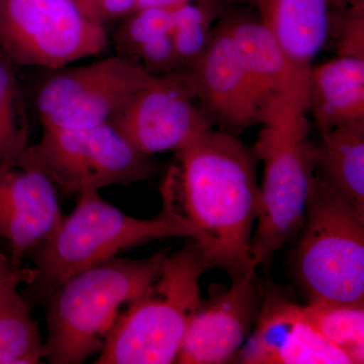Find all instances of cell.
I'll return each instance as SVG.
<instances>
[{
    "label": "cell",
    "mask_w": 364,
    "mask_h": 364,
    "mask_svg": "<svg viewBox=\"0 0 364 364\" xmlns=\"http://www.w3.org/2000/svg\"><path fill=\"white\" fill-rule=\"evenodd\" d=\"M174 153V195L208 270L222 269L231 280L256 272L251 248L260 186L253 148L210 128Z\"/></svg>",
    "instance_id": "obj_1"
},
{
    "label": "cell",
    "mask_w": 364,
    "mask_h": 364,
    "mask_svg": "<svg viewBox=\"0 0 364 364\" xmlns=\"http://www.w3.org/2000/svg\"><path fill=\"white\" fill-rule=\"evenodd\" d=\"M160 193L161 212L151 220L124 214L105 202L98 191L79 193L74 210L28 255L33 268H28L26 284L33 299H47L71 275L136 246L171 237L193 238V228L179 208L168 174Z\"/></svg>",
    "instance_id": "obj_2"
},
{
    "label": "cell",
    "mask_w": 364,
    "mask_h": 364,
    "mask_svg": "<svg viewBox=\"0 0 364 364\" xmlns=\"http://www.w3.org/2000/svg\"><path fill=\"white\" fill-rule=\"evenodd\" d=\"M168 249L142 259L116 257L71 275L50 294L44 359L80 364L104 347L124 305L157 279Z\"/></svg>",
    "instance_id": "obj_3"
},
{
    "label": "cell",
    "mask_w": 364,
    "mask_h": 364,
    "mask_svg": "<svg viewBox=\"0 0 364 364\" xmlns=\"http://www.w3.org/2000/svg\"><path fill=\"white\" fill-rule=\"evenodd\" d=\"M253 150L264 164L260 205L252 237L256 268L298 238L315 173V145L309 140L311 123L305 102L286 100L262 112Z\"/></svg>",
    "instance_id": "obj_4"
},
{
    "label": "cell",
    "mask_w": 364,
    "mask_h": 364,
    "mask_svg": "<svg viewBox=\"0 0 364 364\" xmlns=\"http://www.w3.org/2000/svg\"><path fill=\"white\" fill-rule=\"evenodd\" d=\"M205 272L202 254L188 238L167 255L157 279L119 314L95 363H176Z\"/></svg>",
    "instance_id": "obj_5"
},
{
    "label": "cell",
    "mask_w": 364,
    "mask_h": 364,
    "mask_svg": "<svg viewBox=\"0 0 364 364\" xmlns=\"http://www.w3.org/2000/svg\"><path fill=\"white\" fill-rule=\"evenodd\" d=\"M294 272L308 304L364 305V218L315 169Z\"/></svg>",
    "instance_id": "obj_6"
},
{
    "label": "cell",
    "mask_w": 364,
    "mask_h": 364,
    "mask_svg": "<svg viewBox=\"0 0 364 364\" xmlns=\"http://www.w3.org/2000/svg\"><path fill=\"white\" fill-rule=\"evenodd\" d=\"M18 166L36 170L64 195L129 186L154 176L157 162L136 150L111 124L82 129L43 127Z\"/></svg>",
    "instance_id": "obj_7"
},
{
    "label": "cell",
    "mask_w": 364,
    "mask_h": 364,
    "mask_svg": "<svg viewBox=\"0 0 364 364\" xmlns=\"http://www.w3.org/2000/svg\"><path fill=\"white\" fill-rule=\"evenodd\" d=\"M73 0H0V50L14 65L59 70L109 46Z\"/></svg>",
    "instance_id": "obj_8"
},
{
    "label": "cell",
    "mask_w": 364,
    "mask_h": 364,
    "mask_svg": "<svg viewBox=\"0 0 364 364\" xmlns=\"http://www.w3.org/2000/svg\"><path fill=\"white\" fill-rule=\"evenodd\" d=\"M56 71L37 95L43 127L82 129L109 124L155 77L121 54Z\"/></svg>",
    "instance_id": "obj_9"
},
{
    "label": "cell",
    "mask_w": 364,
    "mask_h": 364,
    "mask_svg": "<svg viewBox=\"0 0 364 364\" xmlns=\"http://www.w3.org/2000/svg\"><path fill=\"white\" fill-rule=\"evenodd\" d=\"M109 124L136 150L151 156L176 152L214 128L182 70L155 76Z\"/></svg>",
    "instance_id": "obj_10"
},
{
    "label": "cell",
    "mask_w": 364,
    "mask_h": 364,
    "mask_svg": "<svg viewBox=\"0 0 364 364\" xmlns=\"http://www.w3.org/2000/svg\"><path fill=\"white\" fill-rule=\"evenodd\" d=\"M213 284L200 298L176 363H233L259 316L265 287L257 272Z\"/></svg>",
    "instance_id": "obj_11"
},
{
    "label": "cell",
    "mask_w": 364,
    "mask_h": 364,
    "mask_svg": "<svg viewBox=\"0 0 364 364\" xmlns=\"http://www.w3.org/2000/svg\"><path fill=\"white\" fill-rule=\"evenodd\" d=\"M182 71L214 128L239 136L261 124L259 98L240 52L221 21L202 54Z\"/></svg>",
    "instance_id": "obj_12"
},
{
    "label": "cell",
    "mask_w": 364,
    "mask_h": 364,
    "mask_svg": "<svg viewBox=\"0 0 364 364\" xmlns=\"http://www.w3.org/2000/svg\"><path fill=\"white\" fill-rule=\"evenodd\" d=\"M245 364H350V358L306 321L301 305L277 289L264 291L259 316L239 351Z\"/></svg>",
    "instance_id": "obj_13"
},
{
    "label": "cell",
    "mask_w": 364,
    "mask_h": 364,
    "mask_svg": "<svg viewBox=\"0 0 364 364\" xmlns=\"http://www.w3.org/2000/svg\"><path fill=\"white\" fill-rule=\"evenodd\" d=\"M58 189L48 177L18 165H0V238L14 270L44 243L63 219Z\"/></svg>",
    "instance_id": "obj_14"
},
{
    "label": "cell",
    "mask_w": 364,
    "mask_h": 364,
    "mask_svg": "<svg viewBox=\"0 0 364 364\" xmlns=\"http://www.w3.org/2000/svg\"><path fill=\"white\" fill-rule=\"evenodd\" d=\"M220 21L240 52L262 112L269 105L284 100H298L308 107L311 69L305 70L289 58L257 14L228 9Z\"/></svg>",
    "instance_id": "obj_15"
},
{
    "label": "cell",
    "mask_w": 364,
    "mask_h": 364,
    "mask_svg": "<svg viewBox=\"0 0 364 364\" xmlns=\"http://www.w3.org/2000/svg\"><path fill=\"white\" fill-rule=\"evenodd\" d=\"M308 114L321 134L364 119V59L337 56L312 67L308 80Z\"/></svg>",
    "instance_id": "obj_16"
},
{
    "label": "cell",
    "mask_w": 364,
    "mask_h": 364,
    "mask_svg": "<svg viewBox=\"0 0 364 364\" xmlns=\"http://www.w3.org/2000/svg\"><path fill=\"white\" fill-rule=\"evenodd\" d=\"M256 14L294 63L305 70L328 42L327 0H250Z\"/></svg>",
    "instance_id": "obj_17"
},
{
    "label": "cell",
    "mask_w": 364,
    "mask_h": 364,
    "mask_svg": "<svg viewBox=\"0 0 364 364\" xmlns=\"http://www.w3.org/2000/svg\"><path fill=\"white\" fill-rule=\"evenodd\" d=\"M315 166L328 183L364 218V119L321 134Z\"/></svg>",
    "instance_id": "obj_18"
},
{
    "label": "cell",
    "mask_w": 364,
    "mask_h": 364,
    "mask_svg": "<svg viewBox=\"0 0 364 364\" xmlns=\"http://www.w3.org/2000/svg\"><path fill=\"white\" fill-rule=\"evenodd\" d=\"M28 277V269H21L0 282V364H38L44 359L39 327L18 291Z\"/></svg>",
    "instance_id": "obj_19"
},
{
    "label": "cell",
    "mask_w": 364,
    "mask_h": 364,
    "mask_svg": "<svg viewBox=\"0 0 364 364\" xmlns=\"http://www.w3.org/2000/svg\"><path fill=\"white\" fill-rule=\"evenodd\" d=\"M25 100L14 64L0 50V165H16L30 146Z\"/></svg>",
    "instance_id": "obj_20"
},
{
    "label": "cell",
    "mask_w": 364,
    "mask_h": 364,
    "mask_svg": "<svg viewBox=\"0 0 364 364\" xmlns=\"http://www.w3.org/2000/svg\"><path fill=\"white\" fill-rule=\"evenodd\" d=\"M221 0H198L177 4L171 38L182 70L188 68L207 47L215 26L228 11Z\"/></svg>",
    "instance_id": "obj_21"
},
{
    "label": "cell",
    "mask_w": 364,
    "mask_h": 364,
    "mask_svg": "<svg viewBox=\"0 0 364 364\" xmlns=\"http://www.w3.org/2000/svg\"><path fill=\"white\" fill-rule=\"evenodd\" d=\"M309 323L326 339L350 358L352 364L364 363V305H301Z\"/></svg>",
    "instance_id": "obj_22"
},
{
    "label": "cell",
    "mask_w": 364,
    "mask_h": 364,
    "mask_svg": "<svg viewBox=\"0 0 364 364\" xmlns=\"http://www.w3.org/2000/svg\"><path fill=\"white\" fill-rule=\"evenodd\" d=\"M176 6L144 7L126 16L112 36L119 54L134 60L144 44L171 33Z\"/></svg>",
    "instance_id": "obj_23"
},
{
    "label": "cell",
    "mask_w": 364,
    "mask_h": 364,
    "mask_svg": "<svg viewBox=\"0 0 364 364\" xmlns=\"http://www.w3.org/2000/svg\"><path fill=\"white\" fill-rule=\"evenodd\" d=\"M330 40L337 56L364 59V7L330 9Z\"/></svg>",
    "instance_id": "obj_24"
},
{
    "label": "cell",
    "mask_w": 364,
    "mask_h": 364,
    "mask_svg": "<svg viewBox=\"0 0 364 364\" xmlns=\"http://www.w3.org/2000/svg\"><path fill=\"white\" fill-rule=\"evenodd\" d=\"M134 60L155 76L167 75L182 70L170 33L144 44L136 52Z\"/></svg>",
    "instance_id": "obj_25"
},
{
    "label": "cell",
    "mask_w": 364,
    "mask_h": 364,
    "mask_svg": "<svg viewBox=\"0 0 364 364\" xmlns=\"http://www.w3.org/2000/svg\"><path fill=\"white\" fill-rule=\"evenodd\" d=\"M85 18L105 26L136 11V0H73Z\"/></svg>",
    "instance_id": "obj_26"
},
{
    "label": "cell",
    "mask_w": 364,
    "mask_h": 364,
    "mask_svg": "<svg viewBox=\"0 0 364 364\" xmlns=\"http://www.w3.org/2000/svg\"><path fill=\"white\" fill-rule=\"evenodd\" d=\"M193 1H198V0H136V11L139 9H144V7L172 6ZM221 1L226 2V4H233V2L250 1V0H221Z\"/></svg>",
    "instance_id": "obj_27"
},
{
    "label": "cell",
    "mask_w": 364,
    "mask_h": 364,
    "mask_svg": "<svg viewBox=\"0 0 364 364\" xmlns=\"http://www.w3.org/2000/svg\"><path fill=\"white\" fill-rule=\"evenodd\" d=\"M21 269H23V268H21ZM18 272H20V270H14L6 256L0 253V282L7 279V277H11V275Z\"/></svg>",
    "instance_id": "obj_28"
},
{
    "label": "cell",
    "mask_w": 364,
    "mask_h": 364,
    "mask_svg": "<svg viewBox=\"0 0 364 364\" xmlns=\"http://www.w3.org/2000/svg\"><path fill=\"white\" fill-rule=\"evenodd\" d=\"M330 9L343 7H364V0H327Z\"/></svg>",
    "instance_id": "obj_29"
}]
</instances>
